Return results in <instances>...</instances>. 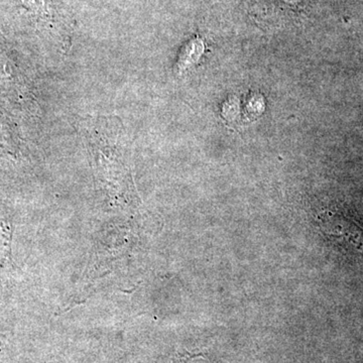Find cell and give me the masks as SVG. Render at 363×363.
Masks as SVG:
<instances>
[{
	"instance_id": "1",
	"label": "cell",
	"mask_w": 363,
	"mask_h": 363,
	"mask_svg": "<svg viewBox=\"0 0 363 363\" xmlns=\"http://www.w3.org/2000/svg\"><path fill=\"white\" fill-rule=\"evenodd\" d=\"M204 52V45L200 39H193L185 45L179 55L178 61L176 63V72L178 74L183 73L197 63L201 58Z\"/></svg>"
}]
</instances>
